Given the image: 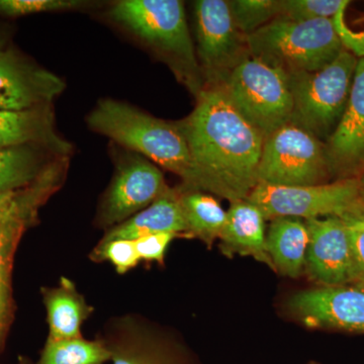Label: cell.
Wrapping results in <instances>:
<instances>
[{"label":"cell","instance_id":"5","mask_svg":"<svg viewBox=\"0 0 364 364\" xmlns=\"http://www.w3.org/2000/svg\"><path fill=\"white\" fill-rule=\"evenodd\" d=\"M358 63V57L344 49L320 70L287 74L293 97L291 123L328 140L348 102Z\"/></svg>","mask_w":364,"mask_h":364},{"label":"cell","instance_id":"34","mask_svg":"<svg viewBox=\"0 0 364 364\" xmlns=\"http://www.w3.org/2000/svg\"><path fill=\"white\" fill-rule=\"evenodd\" d=\"M309 364H320V363H309Z\"/></svg>","mask_w":364,"mask_h":364},{"label":"cell","instance_id":"9","mask_svg":"<svg viewBox=\"0 0 364 364\" xmlns=\"http://www.w3.org/2000/svg\"><path fill=\"white\" fill-rule=\"evenodd\" d=\"M196 54L205 86H221L251 56L247 36L237 28L226 0L193 2Z\"/></svg>","mask_w":364,"mask_h":364},{"label":"cell","instance_id":"19","mask_svg":"<svg viewBox=\"0 0 364 364\" xmlns=\"http://www.w3.org/2000/svg\"><path fill=\"white\" fill-rule=\"evenodd\" d=\"M49 326L48 340L81 338L83 323L93 312L70 279L62 277L59 284L42 289Z\"/></svg>","mask_w":364,"mask_h":364},{"label":"cell","instance_id":"11","mask_svg":"<svg viewBox=\"0 0 364 364\" xmlns=\"http://www.w3.org/2000/svg\"><path fill=\"white\" fill-rule=\"evenodd\" d=\"M63 79L13 47L0 52V111H23L53 105Z\"/></svg>","mask_w":364,"mask_h":364},{"label":"cell","instance_id":"15","mask_svg":"<svg viewBox=\"0 0 364 364\" xmlns=\"http://www.w3.org/2000/svg\"><path fill=\"white\" fill-rule=\"evenodd\" d=\"M35 145L70 157L73 145L56 128L53 105L23 111H0V149Z\"/></svg>","mask_w":364,"mask_h":364},{"label":"cell","instance_id":"8","mask_svg":"<svg viewBox=\"0 0 364 364\" xmlns=\"http://www.w3.org/2000/svg\"><path fill=\"white\" fill-rule=\"evenodd\" d=\"M331 174L324 144L306 129L289 122L265 138L258 183L317 186L328 183Z\"/></svg>","mask_w":364,"mask_h":364},{"label":"cell","instance_id":"14","mask_svg":"<svg viewBox=\"0 0 364 364\" xmlns=\"http://www.w3.org/2000/svg\"><path fill=\"white\" fill-rule=\"evenodd\" d=\"M331 172L364 167V58H359L348 102L325 145Z\"/></svg>","mask_w":364,"mask_h":364},{"label":"cell","instance_id":"33","mask_svg":"<svg viewBox=\"0 0 364 364\" xmlns=\"http://www.w3.org/2000/svg\"><path fill=\"white\" fill-rule=\"evenodd\" d=\"M6 36L0 31V52L6 49Z\"/></svg>","mask_w":364,"mask_h":364},{"label":"cell","instance_id":"17","mask_svg":"<svg viewBox=\"0 0 364 364\" xmlns=\"http://www.w3.org/2000/svg\"><path fill=\"white\" fill-rule=\"evenodd\" d=\"M262 212L248 200L231 203L219 240L228 257L249 256L273 269L267 250V228Z\"/></svg>","mask_w":364,"mask_h":364},{"label":"cell","instance_id":"2","mask_svg":"<svg viewBox=\"0 0 364 364\" xmlns=\"http://www.w3.org/2000/svg\"><path fill=\"white\" fill-rule=\"evenodd\" d=\"M86 119L90 130L176 174L181 188L196 189L195 165L178 122L165 121L109 98L100 100Z\"/></svg>","mask_w":364,"mask_h":364},{"label":"cell","instance_id":"22","mask_svg":"<svg viewBox=\"0 0 364 364\" xmlns=\"http://www.w3.org/2000/svg\"><path fill=\"white\" fill-rule=\"evenodd\" d=\"M60 158L46 148L35 145L0 149V193L30 188L44 176Z\"/></svg>","mask_w":364,"mask_h":364},{"label":"cell","instance_id":"16","mask_svg":"<svg viewBox=\"0 0 364 364\" xmlns=\"http://www.w3.org/2000/svg\"><path fill=\"white\" fill-rule=\"evenodd\" d=\"M157 330L132 316L112 323L102 339L111 353L112 364H177Z\"/></svg>","mask_w":364,"mask_h":364},{"label":"cell","instance_id":"26","mask_svg":"<svg viewBox=\"0 0 364 364\" xmlns=\"http://www.w3.org/2000/svg\"><path fill=\"white\" fill-rule=\"evenodd\" d=\"M348 4L347 0H279V18L299 21L332 20Z\"/></svg>","mask_w":364,"mask_h":364},{"label":"cell","instance_id":"12","mask_svg":"<svg viewBox=\"0 0 364 364\" xmlns=\"http://www.w3.org/2000/svg\"><path fill=\"white\" fill-rule=\"evenodd\" d=\"M289 306L308 327L364 333V284L305 289Z\"/></svg>","mask_w":364,"mask_h":364},{"label":"cell","instance_id":"25","mask_svg":"<svg viewBox=\"0 0 364 364\" xmlns=\"http://www.w3.org/2000/svg\"><path fill=\"white\" fill-rule=\"evenodd\" d=\"M237 28L250 36L280 16L279 0H228Z\"/></svg>","mask_w":364,"mask_h":364},{"label":"cell","instance_id":"23","mask_svg":"<svg viewBox=\"0 0 364 364\" xmlns=\"http://www.w3.org/2000/svg\"><path fill=\"white\" fill-rule=\"evenodd\" d=\"M189 237H196L208 247L220 238L227 212L214 196L196 189H176Z\"/></svg>","mask_w":364,"mask_h":364},{"label":"cell","instance_id":"29","mask_svg":"<svg viewBox=\"0 0 364 364\" xmlns=\"http://www.w3.org/2000/svg\"><path fill=\"white\" fill-rule=\"evenodd\" d=\"M179 235L173 233H157L147 235L136 239V247L141 260L156 261L162 264L165 253L170 243Z\"/></svg>","mask_w":364,"mask_h":364},{"label":"cell","instance_id":"10","mask_svg":"<svg viewBox=\"0 0 364 364\" xmlns=\"http://www.w3.org/2000/svg\"><path fill=\"white\" fill-rule=\"evenodd\" d=\"M170 189L156 164L129 151L117 159L114 177L98 207L97 225L105 229L116 227L149 207Z\"/></svg>","mask_w":364,"mask_h":364},{"label":"cell","instance_id":"20","mask_svg":"<svg viewBox=\"0 0 364 364\" xmlns=\"http://www.w3.org/2000/svg\"><path fill=\"white\" fill-rule=\"evenodd\" d=\"M40 208H28L0 224V351L14 320V255L26 230L37 222Z\"/></svg>","mask_w":364,"mask_h":364},{"label":"cell","instance_id":"31","mask_svg":"<svg viewBox=\"0 0 364 364\" xmlns=\"http://www.w3.org/2000/svg\"><path fill=\"white\" fill-rule=\"evenodd\" d=\"M349 234L351 242L352 284H364V230L349 228Z\"/></svg>","mask_w":364,"mask_h":364},{"label":"cell","instance_id":"24","mask_svg":"<svg viewBox=\"0 0 364 364\" xmlns=\"http://www.w3.org/2000/svg\"><path fill=\"white\" fill-rule=\"evenodd\" d=\"M111 353L102 339L48 340L38 364H105Z\"/></svg>","mask_w":364,"mask_h":364},{"label":"cell","instance_id":"7","mask_svg":"<svg viewBox=\"0 0 364 364\" xmlns=\"http://www.w3.org/2000/svg\"><path fill=\"white\" fill-rule=\"evenodd\" d=\"M361 191L363 184L356 177L308 186L258 183L246 200L259 208L267 220L338 217L346 221L364 210Z\"/></svg>","mask_w":364,"mask_h":364},{"label":"cell","instance_id":"21","mask_svg":"<svg viewBox=\"0 0 364 364\" xmlns=\"http://www.w3.org/2000/svg\"><path fill=\"white\" fill-rule=\"evenodd\" d=\"M309 231L305 220L282 217L272 220L267 232V250L273 269L298 279L306 269Z\"/></svg>","mask_w":364,"mask_h":364},{"label":"cell","instance_id":"13","mask_svg":"<svg viewBox=\"0 0 364 364\" xmlns=\"http://www.w3.org/2000/svg\"><path fill=\"white\" fill-rule=\"evenodd\" d=\"M309 231L305 272L320 287L352 284L351 242L349 228L341 218L306 221Z\"/></svg>","mask_w":364,"mask_h":364},{"label":"cell","instance_id":"27","mask_svg":"<svg viewBox=\"0 0 364 364\" xmlns=\"http://www.w3.org/2000/svg\"><path fill=\"white\" fill-rule=\"evenodd\" d=\"M95 6L83 0H0V16L7 18L43 13L81 11Z\"/></svg>","mask_w":364,"mask_h":364},{"label":"cell","instance_id":"18","mask_svg":"<svg viewBox=\"0 0 364 364\" xmlns=\"http://www.w3.org/2000/svg\"><path fill=\"white\" fill-rule=\"evenodd\" d=\"M157 233L184 234L188 236V226L179 203L177 191L170 189L152 205L138 214L111 228L102 243L117 239L136 240L141 237Z\"/></svg>","mask_w":364,"mask_h":364},{"label":"cell","instance_id":"6","mask_svg":"<svg viewBox=\"0 0 364 364\" xmlns=\"http://www.w3.org/2000/svg\"><path fill=\"white\" fill-rule=\"evenodd\" d=\"M217 87L265 138L291 122L293 97L289 76L262 60L248 57Z\"/></svg>","mask_w":364,"mask_h":364},{"label":"cell","instance_id":"32","mask_svg":"<svg viewBox=\"0 0 364 364\" xmlns=\"http://www.w3.org/2000/svg\"><path fill=\"white\" fill-rule=\"evenodd\" d=\"M351 229L364 230V210L360 214L345 221Z\"/></svg>","mask_w":364,"mask_h":364},{"label":"cell","instance_id":"3","mask_svg":"<svg viewBox=\"0 0 364 364\" xmlns=\"http://www.w3.org/2000/svg\"><path fill=\"white\" fill-rule=\"evenodd\" d=\"M109 18L128 31L169 67L195 97L205 88L195 43L181 0H121Z\"/></svg>","mask_w":364,"mask_h":364},{"label":"cell","instance_id":"4","mask_svg":"<svg viewBox=\"0 0 364 364\" xmlns=\"http://www.w3.org/2000/svg\"><path fill=\"white\" fill-rule=\"evenodd\" d=\"M251 56L287 74L315 72L345 49L332 20L275 18L247 37Z\"/></svg>","mask_w":364,"mask_h":364},{"label":"cell","instance_id":"28","mask_svg":"<svg viewBox=\"0 0 364 364\" xmlns=\"http://www.w3.org/2000/svg\"><path fill=\"white\" fill-rule=\"evenodd\" d=\"M90 258L95 262L109 261L119 274L130 272L141 262L135 240L127 239H117L105 243L100 242L90 254Z\"/></svg>","mask_w":364,"mask_h":364},{"label":"cell","instance_id":"30","mask_svg":"<svg viewBox=\"0 0 364 364\" xmlns=\"http://www.w3.org/2000/svg\"><path fill=\"white\" fill-rule=\"evenodd\" d=\"M345 9H342L332 18L333 23L345 49L348 50L358 59L364 58V30L355 32L349 28L345 21Z\"/></svg>","mask_w":364,"mask_h":364},{"label":"cell","instance_id":"1","mask_svg":"<svg viewBox=\"0 0 364 364\" xmlns=\"http://www.w3.org/2000/svg\"><path fill=\"white\" fill-rule=\"evenodd\" d=\"M195 109L178 121L195 165L196 191L246 200L258 184L265 136L254 128L217 86H205Z\"/></svg>","mask_w":364,"mask_h":364}]
</instances>
